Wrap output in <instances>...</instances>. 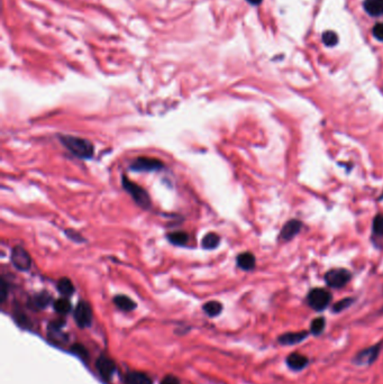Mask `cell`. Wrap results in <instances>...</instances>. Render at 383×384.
Here are the masks:
<instances>
[{
	"mask_svg": "<svg viewBox=\"0 0 383 384\" xmlns=\"http://www.w3.org/2000/svg\"><path fill=\"white\" fill-rule=\"evenodd\" d=\"M10 261L17 270L27 272L32 266V257L24 247L15 246L11 249Z\"/></svg>",
	"mask_w": 383,
	"mask_h": 384,
	"instance_id": "277c9868",
	"label": "cell"
},
{
	"mask_svg": "<svg viewBox=\"0 0 383 384\" xmlns=\"http://www.w3.org/2000/svg\"><path fill=\"white\" fill-rule=\"evenodd\" d=\"M247 1L252 3V5H259V3L262 2V0H247Z\"/></svg>",
	"mask_w": 383,
	"mask_h": 384,
	"instance_id": "d6a6232c",
	"label": "cell"
},
{
	"mask_svg": "<svg viewBox=\"0 0 383 384\" xmlns=\"http://www.w3.org/2000/svg\"><path fill=\"white\" fill-rule=\"evenodd\" d=\"M123 187L124 189L126 190L128 193L131 194V197L133 200L139 204L140 207L144 208V209H149L151 208V198L148 192H146L145 189H143L141 186L136 185L133 181H131L127 177H123Z\"/></svg>",
	"mask_w": 383,
	"mask_h": 384,
	"instance_id": "7a4b0ae2",
	"label": "cell"
},
{
	"mask_svg": "<svg viewBox=\"0 0 383 384\" xmlns=\"http://www.w3.org/2000/svg\"><path fill=\"white\" fill-rule=\"evenodd\" d=\"M160 384H181L180 380L175 375H167L162 379V381Z\"/></svg>",
	"mask_w": 383,
	"mask_h": 384,
	"instance_id": "4dcf8cb0",
	"label": "cell"
},
{
	"mask_svg": "<svg viewBox=\"0 0 383 384\" xmlns=\"http://www.w3.org/2000/svg\"><path fill=\"white\" fill-rule=\"evenodd\" d=\"M351 273L345 269H334L325 274V281L331 288H343L350 282Z\"/></svg>",
	"mask_w": 383,
	"mask_h": 384,
	"instance_id": "8992f818",
	"label": "cell"
},
{
	"mask_svg": "<svg viewBox=\"0 0 383 384\" xmlns=\"http://www.w3.org/2000/svg\"><path fill=\"white\" fill-rule=\"evenodd\" d=\"M14 317H15L16 323L18 324L19 326H21V327H24V328L29 327V319H28V317H26L23 314V312H15Z\"/></svg>",
	"mask_w": 383,
	"mask_h": 384,
	"instance_id": "83f0119b",
	"label": "cell"
},
{
	"mask_svg": "<svg viewBox=\"0 0 383 384\" xmlns=\"http://www.w3.org/2000/svg\"><path fill=\"white\" fill-rule=\"evenodd\" d=\"M168 238L173 245H177V246H182V245H186L187 242H188L189 236L185 231H175V233H171L168 235Z\"/></svg>",
	"mask_w": 383,
	"mask_h": 384,
	"instance_id": "44dd1931",
	"label": "cell"
},
{
	"mask_svg": "<svg viewBox=\"0 0 383 384\" xmlns=\"http://www.w3.org/2000/svg\"><path fill=\"white\" fill-rule=\"evenodd\" d=\"M381 352V343L373 345L369 348L361 351L358 355L355 356L354 362L358 365H371L373 362H376L379 354Z\"/></svg>",
	"mask_w": 383,
	"mask_h": 384,
	"instance_id": "9c48e42d",
	"label": "cell"
},
{
	"mask_svg": "<svg viewBox=\"0 0 383 384\" xmlns=\"http://www.w3.org/2000/svg\"><path fill=\"white\" fill-rule=\"evenodd\" d=\"M163 168V163L161 161L154 158H146V156H141L137 158L133 162L131 169L137 172H154L159 171Z\"/></svg>",
	"mask_w": 383,
	"mask_h": 384,
	"instance_id": "52a82bcc",
	"label": "cell"
},
{
	"mask_svg": "<svg viewBox=\"0 0 383 384\" xmlns=\"http://www.w3.org/2000/svg\"><path fill=\"white\" fill-rule=\"evenodd\" d=\"M364 9L371 16H382L383 15V0H365Z\"/></svg>",
	"mask_w": 383,
	"mask_h": 384,
	"instance_id": "9a60e30c",
	"label": "cell"
},
{
	"mask_svg": "<svg viewBox=\"0 0 383 384\" xmlns=\"http://www.w3.org/2000/svg\"><path fill=\"white\" fill-rule=\"evenodd\" d=\"M96 368L98 373L100 374L101 379L104 380V381L108 382L110 381L111 378H113L117 366H116V363L110 357L101 355L100 357H98V360L96 361Z\"/></svg>",
	"mask_w": 383,
	"mask_h": 384,
	"instance_id": "ba28073f",
	"label": "cell"
},
{
	"mask_svg": "<svg viewBox=\"0 0 383 384\" xmlns=\"http://www.w3.org/2000/svg\"><path fill=\"white\" fill-rule=\"evenodd\" d=\"M74 320L80 328H88L92 323V309L87 301H80L75 307Z\"/></svg>",
	"mask_w": 383,
	"mask_h": 384,
	"instance_id": "5b68a950",
	"label": "cell"
},
{
	"mask_svg": "<svg viewBox=\"0 0 383 384\" xmlns=\"http://www.w3.org/2000/svg\"><path fill=\"white\" fill-rule=\"evenodd\" d=\"M52 300V298L50 294H48L47 292H41V293H37L36 296L34 297V306L37 308V309H44V308H46L48 305H50V302Z\"/></svg>",
	"mask_w": 383,
	"mask_h": 384,
	"instance_id": "7402d4cb",
	"label": "cell"
},
{
	"mask_svg": "<svg viewBox=\"0 0 383 384\" xmlns=\"http://www.w3.org/2000/svg\"><path fill=\"white\" fill-rule=\"evenodd\" d=\"M323 42L326 44L327 46H334L336 45L338 42V36L336 33L332 32V30H328V32H325L323 34Z\"/></svg>",
	"mask_w": 383,
	"mask_h": 384,
	"instance_id": "cb8c5ba5",
	"label": "cell"
},
{
	"mask_svg": "<svg viewBox=\"0 0 383 384\" xmlns=\"http://www.w3.org/2000/svg\"><path fill=\"white\" fill-rule=\"evenodd\" d=\"M56 288L59 290V292L62 294V296L65 298H69L72 296L74 293V285L72 283V281L68 278H62L59 280V282L56 284Z\"/></svg>",
	"mask_w": 383,
	"mask_h": 384,
	"instance_id": "e0dca14e",
	"label": "cell"
},
{
	"mask_svg": "<svg viewBox=\"0 0 383 384\" xmlns=\"http://www.w3.org/2000/svg\"><path fill=\"white\" fill-rule=\"evenodd\" d=\"M114 303L116 307H118L120 310L130 312L133 311L136 308V302L132 300L130 297L124 296V294H119L114 298Z\"/></svg>",
	"mask_w": 383,
	"mask_h": 384,
	"instance_id": "2e32d148",
	"label": "cell"
},
{
	"mask_svg": "<svg viewBox=\"0 0 383 384\" xmlns=\"http://www.w3.org/2000/svg\"><path fill=\"white\" fill-rule=\"evenodd\" d=\"M237 265L244 271H251L255 267V257L252 253H242L237 256Z\"/></svg>",
	"mask_w": 383,
	"mask_h": 384,
	"instance_id": "5bb4252c",
	"label": "cell"
},
{
	"mask_svg": "<svg viewBox=\"0 0 383 384\" xmlns=\"http://www.w3.org/2000/svg\"><path fill=\"white\" fill-rule=\"evenodd\" d=\"M373 231L379 236H383V213L374 218Z\"/></svg>",
	"mask_w": 383,
	"mask_h": 384,
	"instance_id": "4316f807",
	"label": "cell"
},
{
	"mask_svg": "<svg viewBox=\"0 0 383 384\" xmlns=\"http://www.w3.org/2000/svg\"><path fill=\"white\" fill-rule=\"evenodd\" d=\"M64 325H65V321L63 319L54 320V321H52L50 326H48V329H50V332H52V333H57V332H60L62 328H63Z\"/></svg>",
	"mask_w": 383,
	"mask_h": 384,
	"instance_id": "f1b7e54d",
	"label": "cell"
},
{
	"mask_svg": "<svg viewBox=\"0 0 383 384\" xmlns=\"http://www.w3.org/2000/svg\"><path fill=\"white\" fill-rule=\"evenodd\" d=\"M220 243V237L216 233H208L202 238L201 245L204 249H215Z\"/></svg>",
	"mask_w": 383,
	"mask_h": 384,
	"instance_id": "ffe728a7",
	"label": "cell"
},
{
	"mask_svg": "<svg viewBox=\"0 0 383 384\" xmlns=\"http://www.w3.org/2000/svg\"><path fill=\"white\" fill-rule=\"evenodd\" d=\"M373 35L374 37H376L377 39H379V41L383 42V24L379 23L377 24L376 26L373 27Z\"/></svg>",
	"mask_w": 383,
	"mask_h": 384,
	"instance_id": "f546056e",
	"label": "cell"
},
{
	"mask_svg": "<svg viewBox=\"0 0 383 384\" xmlns=\"http://www.w3.org/2000/svg\"><path fill=\"white\" fill-rule=\"evenodd\" d=\"M301 229V222L299 220L292 219L288 221L286 225L282 227L281 233H280V238L283 240H290L299 233Z\"/></svg>",
	"mask_w": 383,
	"mask_h": 384,
	"instance_id": "8fae6325",
	"label": "cell"
},
{
	"mask_svg": "<svg viewBox=\"0 0 383 384\" xmlns=\"http://www.w3.org/2000/svg\"><path fill=\"white\" fill-rule=\"evenodd\" d=\"M125 382H126V384H153L152 379L148 374L137 372V371L127 373L126 378H125Z\"/></svg>",
	"mask_w": 383,
	"mask_h": 384,
	"instance_id": "4fadbf2b",
	"label": "cell"
},
{
	"mask_svg": "<svg viewBox=\"0 0 383 384\" xmlns=\"http://www.w3.org/2000/svg\"><path fill=\"white\" fill-rule=\"evenodd\" d=\"M53 307H54V310L57 312V314H60V315L69 314L71 309H72L71 302L69 301V299L65 298V297L60 298V299H57V300H55Z\"/></svg>",
	"mask_w": 383,
	"mask_h": 384,
	"instance_id": "d6986e66",
	"label": "cell"
},
{
	"mask_svg": "<svg viewBox=\"0 0 383 384\" xmlns=\"http://www.w3.org/2000/svg\"><path fill=\"white\" fill-rule=\"evenodd\" d=\"M287 365L292 371H301L309 364V360L299 353H292L287 357Z\"/></svg>",
	"mask_w": 383,
	"mask_h": 384,
	"instance_id": "7c38bea8",
	"label": "cell"
},
{
	"mask_svg": "<svg viewBox=\"0 0 383 384\" xmlns=\"http://www.w3.org/2000/svg\"><path fill=\"white\" fill-rule=\"evenodd\" d=\"M59 140L66 150L70 151L71 153L79 159H91L93 153H95V147H93L92 143L86 140V138L61 135Z\"/></svg>",
	"mask_w": 383,
	"mask_h": 384,
	"instance_id": "6da1fadb",
	"label": "cell"
},
{
	"mask_svg": "<svg viewBox=\"0 0 383 384\" xmlns=\"http://www.w3.org/2000/svg\"><path fill=\"white\" fill-rule=\"evenodd\" d=\"M308 335H309V333H307V332L286 333V334L281 335V336H279L278 342H279V344H281V345H287V346L297 345V344L304 342L305 339L308 337Z\"/></svg>",
	"mask_w": 383,
	"mask_h": 384,
	"instance_id": "30bf717a",
	"label": "cell"
},
{
	"mask_svg": "<svg viewBox=\"0 0 383 384\" xmlns=\"http://www.w3.org/2000/svg\"><path fill=\"white\" fill-rule=\"evenodd\" d=\"M325 326H326V320L323 317H318V318L314 319L313 323H311L310 333L317 336V335H320L324 332Z\"/></svg>",
	"mask_w": 383,
	"mask_h": 384,
	"instance_id": "603a6c76",
	"label": "cell"
},
{
	"mask_svg": "<svg viewBox=\"0 0 383 384\" xmlns=\"http://www.w3.org/2000/svg\"><path fill=\"white\" fill-rule=\"evenodd\" d=\"M71 352L74 353L75 355H78L79 357H81V359H83V360L88 359V356H89V353L87 351V348L84 347L83 345H81V344H74V345L71 346Z\"/></svg>",
	"mask_w": 383,
	"mask_h": 384,
	"instance_id": "d4e9b609",
	"label": "cell"
},
{
	"mask_svg": "<svg viewBox=\"0 0 383 384\" xmlns=\"http://www.w3.org/2000/svg\"><path fill=\"white\" fill-rule=\"evenodd\" d=\"M202 309L209 317H217L221 314L222 305L219 301H208L204 303Z\"/></svg>",
	"mask_w": 383,
	"mask_h": 384,
	"instance_id": "ac0fdd59",
	"label": "cell"
},
{
	"mask_svg": "<svg viewBox=\"0 0 383 384\" xmlns=\"http://www.w3.org/2000/svg\"><path fill=\"white\" fill-rule=\"evenodd\" d=\"M308 305L316 311L326 309L332 300V294L325 289H314L308 294Z\"/></svg>",
	"mask_w": 383,
	"mask_h": 384,
	"instance_id": "3957f363",
	"label": "cell"
},
{
	"mask_svg": "<svg viewBox=\"0 0 383 384\" xmlns=\"http://www.w3.org/2000/svg\"><path fill=\"white\" fill-rule=\"evenodd\" d=\"M352 303H353V299L352 298H346V299H343V300L338 301L337 303H335L333 307V311L334 312H341L343 310H345L346 308H349Z\"/></svg>",
	"mask_w": 383,
	"mask_h": 384,
	"instance_id": "484cf974",
	"label": "cell"
},
{
	"mask_svg": "<svg viewBox=\"0 0 383 384\" xmlns=\"http://www.w3.org/2000/svg\"><path fill=\"white\" fill-rule=\"evenodd\" d=\"M7 297V284L3 280H1V301L3 302L6 300Z\"/></svg>",
	"mask_w": 383,
	"mask_h": 384,
	"instance_id": "1f68e13d",
	"label": "cell"
}]
</instances>
